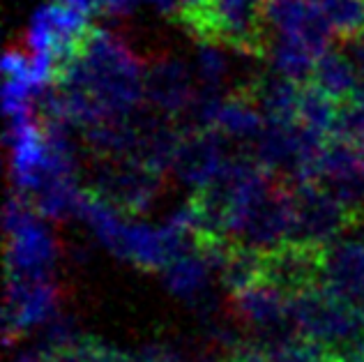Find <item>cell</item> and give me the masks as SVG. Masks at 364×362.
Instances as JSON below:
<instances>
[{"mask_svg": "<svg viewBox=\"0 0 364 362\" xmlns=\"http://www.w3.org/2000/svg\"><path fill=\"white\" fill-rule=\"evenodd\" d=\"M265 18L282 37L302 42L316 55L330 51L332 26L316 0H265Z\"/></svg>", "mask_w": 364, "mask_h": 362, "instance_id": "52a82bcc", "label": "cell"}, {"mask_svg": "<svg viewBox=\"0 0 364 362\" xmlns=\"http://www.w3.org/2000/svg\"><path fill=\"white\" fill-rule=\"evenodd\" d=\"M332 139L364 148V102L339 104V116L332 132Z\"/></svg>", "mask_w": 364, "mask_h": 362, "instance_id": "ac0fdd59", "label": "cell"}, {"mask_svg": "<svg viewBox=\"0 0 364 362\" xmlns=\"http://www.w3.org/2000/svg\"><path fill=\"white\" fill-rule=\"evenodd\" d=\"M346 44H348V49H350V58L355 60V65H358V70L364 72V31L360 35L353 37V40L346 42Z\"/></svg>", "mask_w": 364, "mask_h": 362, "instance_id": "603a6c76", "label": "cell"}, {"mask_svg": "<svg viewBox=\"0 0 364 362\" xmlns=\"http://www.w3.org/2000/svg\"><path fill=\"white\" fill-rule=\"evenodd\" d=\"M143 85H146V97L152 107L173 118L185 116L196 97L187 65L176 58H166V55L146 65Z\"/></svg>", "mask_w": 364, "mask_h": 362, "instance_id": "30bf717a", "label": "cell"}, {"mask_svg": "<svg viewBox=\"0 0 364 362\" xmlns=\"http://www.w3.org/2000/svg\"><path fill=\"white\" fill-rule=\"evenodd\" d=\"M222 49H219L217 44H200L198 55H196V74L200 83H203V88L217 90L219 83H222L224 76L228 74V60Z\"/></svg>", "mask_w": 364, "mask_h": 362, "instance_id": "d6986e66", "label": "cell"}, {"mask_svg": "<svg viewBox=\"0 0 364 362\" xmlns=\"http://www.w3.org/2000/svg\"><path fill=\"white\" fill-rule=\"evenodd\" d=\"M58 3L72 7V9H76V12H81L85 16L102 14V0H58Z\"/></svg>", "mask_w": 364, "mask_h": 362, "instance_id": "7402d4cb", "label": "cell"}, {"mask_svg": "<svg viewBox=\"0 0 364 362\" xmlns=\"http://www.w3.org/2000/svg\"><path fill=\"white\" fill-rule=\"evenodd\" d=\"M289 185V183H286ZM291 233L289 240L332 247L343 231L353 228V215L321 183L289 185Z\"/></svg>", "mask_w": 364, "mask_h": 362, "instance_id": "5b68a950", "label": "cell"}, {"mask_svg": "<svg viewBox=\"0 0 364 362\" xmlns=\"http://www.w3.org/2000/svg\"><path fill=\"white\" fill-rule=\"evenodd\" d=\"M265 0H203L173 21L200 44L228 46L249 58H265L272 49Z\"/></svg>", "mask_w": 364, "mask_h": 362, "instance_id": "7a4b0ae2", "label": "cell"}, {"mask_svg": "<svg viewBox=\"0 0 364 362\" xmlns=\"http://www.w3.org/2000/svg\"><path fill=\"white\" fill-rule=\"evenodd\" d=\"M164 187V171L132 157H102L92 171V187L122 215H141L155 203Z\"/></svg>", "mask_w": 364, "mask_h": 362, "instance_id": "277c9868", "label": "cell"}, {"mask_svg": "<svg viewBox=\"0 0 364 362\" xmlns=\"http://www.w3.org/2000/svg\"><path fill=\"white\" fill-rule=\"evenodd\" d=\"M40 217L23 192H14L7 198V277L49 280L58 252L51 231Z\"/></svg>", "mask_w": 364, "mask_h": 362, "instance_id": "3957f363", "label": "cell"}, {"mask_svg": "<svg viewBox=\"0 0 364 362\" xmlns=\"http://www.w3.org/2000/svg\"><path fill=\"white\" fill-rule=\"evenodd\" d=\"M228 161V137L219 129H189L176 150L173 169L182 183L196 189L210 183Z\"/></svg>", "mask_w": 364, "mask_h": 362, "instance_id": "9c48e42d", "label": "cell"}, {"mask_svg": "<svg viewBox=\"0 0 364 362\" xmlns=\"http://www.w3.org/2000/svg\"><path fill=\"white\" fill-rule=\"evenodd\" d=\"M339 116V102L330 97L323 88L314 81L302 83L300 100H298V122L306 129L316 132L323 139H332L334 125Z\"/></svg>", "mask_w": 364, "mask_h": 362, "instance_id": "5bb4252c", "label": "cell"}, {"mask_svg": "<svg viewBox=\"0 0 364 362\" xmlns=\"http://www.w3.org/2000/svg\"><path fill=\"white\" fill-rule=\"evenodd\" d=\"M109 250L141 270H164L173 261L164 231L141 222H132V219L124 222L116 243Z\"/></svg>", "mask_w": 364, "mask_h": 362, "instance_id": "8fae6325", "label": "cell"}, {"mask_svg": "<svg viewBox=\"0 0 364 362\" xmlns=\"http://www.w3.org/2000/svg\"><path fill=\"white\" fill-rule=\"evenodd\" d=\"M341 44L364 31V0H316Z\"/></svg>", "mask_w": 364, "mask_h": 362, "instance_id": "2e32d148", "label": "cell"}, {"mask_svg": "<svg viewBox=\"0 0 364 362\" xmlns=\"http://www.w3.org/2000/svg\"><path fill=\"white\" fill-rule=\"evenodd\" d=\"M136 5H139V0H102V14L122 16V14L134 12Z\"/></svg>", "mask_w": 364, "mask_h": 362, "instance_id": "44dd1931", "label": "cell"}, {"mask_svg": "<svg viewBox=\"0 0 364 362\" xmlns=\"http://www.w3.org/2000/svg\"><path fill=\"white\" fill-rule=\"evenodd\" d=\"M270 53H272V65L277 74H282L286 79H293L298 83L311 81L318 55L311 49H306L302 42L279 35V40L272 42Z\"/></svg>", "mask_w": 364, "mask_h": 362, "instance_id": "9a60e30c", "label": "cell"}, {"mask_svg": "<svg viewBox=\"0 0 364 362\" xmlns=\"http://www.w3.org/2000/svg\"><path fill=\"white\" fill-rule=\"evenodd\" d=\"M311 81L339 104L350 102L360 83V70L353 58L341 51H325L316 60Z\"/></svg>", "mask_w": 364, "mask_h": 362, "instance_id": "4fadbf2b", "label": "cell"}, {"mask_svg": "<svg viewBox=\"0 0 364 362\" xmlns=\"http://www.w3.org/2000/svg\"><path fill=\"white\" fill-rule=\"evenodd\" d=\"M49 356V362H134V356L120 353L104 341L79 337L72 344H67Z\"/></svg>", "mask_w": 364, "mask_h": 362, "instance_id": "e0dca14e", "label": "cell"}, {"mask_svg": "<svg viewBox=\"0 0 364 362\" xmlns=\"http://www.w3.org/2000/svg\"><path fill=\"white\" fill-rule=\"evenodd\" d=\"M53 83L85 90L107 118L136 111L146 95L139 58L118 35L102 28H92L81 51L55 72Z\"/></svg>", "mask_w": 364, "mask_h": 362, "instance_id": "6da1fadb", "label": "cell"}, {"mask_svg": "<svg viewBox=\"0 0 364 362\" xmlns=\"http://www.w3.org/2000/svg\"><path fill=\"white\" fill-rule=\"evenodd\" d=\"M150 3L155 5L161 14H166L171 21H173L178 14H182L185 9L194 7L198 3H203V0H150Z\"/></svg>", "mask_w": 364, "mask_h": 362, "instance_id": "ffe728a7", "label": "cell"}, {"mask_svg": "<svg viewBox=\"0 0 364 362\" xmlns=\"http://www.w3.org/2000/svg\"><path fill=\"white\" fill-rule=\"evenodd\" d=\"M358 238L337 240L328 252L323 289L346 302L364 319V231Z\"/></svg>", "mask_w": 364, "mask_h": 362, "instance_id": "ba28073f", "label": "cell"}, {"mask_svg": "<svg viewBox=\"0 0 364 362\" xmlns=\"http://www.w3.org/2000/svg\"><path fill=\"white\" fill-rule=\"evenodd\" d=\"M58 309V287L51 280L7 277V300L3 314V337L7 344L55 316Z\"/></svg>", "mask_w": 364, "mask_h": 362, "instance_id": "8992f818", "label": "cell"}, {"mask_svg": "<svg viewBox=\"0 0 364 362\" xmlns=\"http://www.w3.org/2000/svg\"><path fill=\"white\" fill-rule=\"evenodd\" d=\"M210 272H213V268L200 254H185L166 265L164 280L171 293H176L178 298L191 302L194 307H200L203 314H208L215 302L208 291Z\"/></svg>", "mask_w": 364, "mask_h": 362, "instance_id": "7c38bea8", "label": "cell"}]
</instances>
